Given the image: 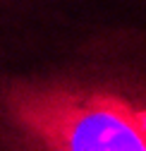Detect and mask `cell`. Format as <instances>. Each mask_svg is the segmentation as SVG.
Here are the masks:
<instances>
[{"mask_svg": "<svg viewBox=\"0 0 146 151\" xmlns=\"http://www.w3.org/2000/svg\"><path fill=\"white\" fill-rule=\"evenodd\" d=\"M0 151H146V0H0Z\"/></svg>", "mask_w": 146, "mask_h": 151, "instance_id": "1", "label": "cell"}]
</instances>
